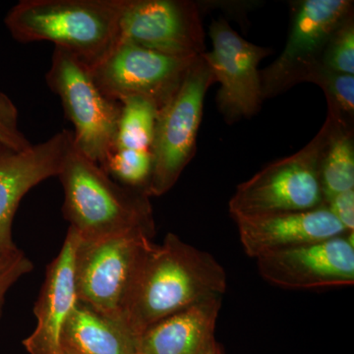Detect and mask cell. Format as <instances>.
I'll use <instances>...</instances> for the list:
<instances>
[{
    "label": "cell",
    "mask_w": 354,
    "mask_h": 354,
    "mask_svg": "<svg viewBox=\"0 0 354 354\" xmlns=\"http://www.w3.org/2000/svg\"><path fill=\"white\" fill-rule=\"evenodd\" d=\"M225 268L207 251L169 232L162 244L153 242L137 272L124 322L137 335L206 298L223 297Z\"/></svg>",
    "instance_id": "cell-1"
},
{
    "label": "cell",
    "mask_w": 354,
    "mask_h": 354,
    "mask_svg": "<svg viewBox=\"0 0 354 354\" xmlns=\"http://www.w3.org/2000/svg\"><path fill=\"white\" fill-rule=\"evenodd\" d=\"M57 177L64 188L65 220L82 241L155 236L151 197L113 180L74 145L73 138Z\"/></svg>",
    "instance_id": "cell-2"
},
{
    "label": "cell",
    "mask_w": 354,
    "mask_h": 354,
    "mask_svg": "<svg viewBox=\"0 0 354 354\" xmlns=\"http://www.w3.org/2000/svg\"><path fill=\"white\" fill-rule=\"evenodd\" d=\"M121 0H21L4 18L22 44L50 41L94 66L120 41Z\"/></svg>",
    "instance_id": "cell-3"
},
{
    "label": "cell",
    "mask_w": 354,
    "mask_h": 354,
    "mask_svg": "<svg viewBox=\"0 0 354 354\" xmlns=\"http://www.w3.org/2000/svg\"><path fill=\"white\" fill-rule=\"evenodd\" d=\"M330 132L332 120L327 114L320 131L301 150L268 165L239 184L228 204L234 220L325 206L321 164Z\"/></svg>",
    "instance_id": "cell-4"
},
{
    "label": "cell",
    "mask_w": 354,
    "mask_h": 354,
    "mask_svg": "<svg viewBox=\"0 0 354 354\" xmlns=\"http://www.w3.org/2000/svg\"><path fill=\"white\" fill-rule=\"evenodd\" d=\"M214 83L212 70L200 55L193 60L176 94L158 111L150 150L153 171L149 196L169 192L194 157L205 95Z\"/></svg>",
    "instance_id": "cell-5"
},
{
    "label": "cell",
    "mask_w": 354,
    "mask_h": 354,
    "mask_svg": "<svg viewBox=\"0 0 354 354\" xmlns=\"http://www.w3.org/2000/svg\"><path fill=\"white\" fill-rule=\"evenodd\" d=\"M46 80L73 125L74 145L102 167L115 143L120 102L102 94L87 65L62 48H55Z\"/></svg>",
    "instance_id": "cell-6"
},
{
    "label": "cell",
    "mask_w": 354,
    "mask_h": 354,
    "mask_svg": "<svg viewBox=\"0 0 354 354\" xmlns=\"http://www.w3.org/2000/svg\"><path fill=\"white\" fill-rule=\"evenodd\" d=\"M144 236L80 239L75 255L79 301L113 320L123 321L137 272L153 243Z\"/></svg>",
    "instance_id": "cell-7"
},
{
    "label": "cell",
    "mask_w": 354,
    "mask_h": 354,
    "mask_svg": "<svg viewBox=\"0 0 354 354\" xmlns=\"http://www.w3.org/2000/svg\"><path fill=\"white\" fill-rule=\"evenodd\" d=\"M353 11L349 0H301L291 6L290 34L281 55L261 70L263 99H272L299 83L309 82L322 67L330 37Z\"/></svg>",
    "instance_id": "cell-8"
},
{
    "label": "cell",
    "mask_w": 354,
    "mask_h": 354,
    "mask_svg": "<svg viewBox=\"0 0 354 354\" xmlns=\"http://www.w3.org/2000/svg\"><path fill=\"white\" fill-rule=\"evenodd\" d=\"M195 58L169 57L118 41L88 69L95 85L109 99L120 102L128 97H143L160 109L176 94Z\"/></svg>",
    "instance_id": "cell-9"
},
{
    "label": "cell",
    "mask_w": 354,
    "mask_h": 354,
    "mask_svg": "<svg viewBox=\"0 0 354 354\" xmlns=\"http://www.w3.org/2000/svg\"><path fill=\"white\" fill-rule=\"evenodd\" d=\"M120 41L169 57L206 51L201 6L191 0H121Z\"/></svg>",
    "instance_id": "cell-10"
},
{
    "label": "cell",
    "mask_w": 354,
    "mask_h": 354,
    "mask_svg": "<svg viewBox=\"0 0 354 354\" xmlns=\"http://www.w3.org/2000/svg\"><path fill=\"white\" fill-rule=\"evenodd\" d=\"M209 36L212 50L202 57L221 86L216 97L218 111L228 123L250 118L264 101L259 64L271 48L246 41L225 19L212 22Z\"/></svg>",
    "instance_id": "cell-11"
},
{
    "label": "cell",
    "mask_w": 354,
    "mask_h": 354,
    "mask_svg": "<svg viewBox=\"0 0 354 354\" xmlns=\"http://www.w3.org/2000/svg\"><path fill=\"white\" fill-rule=\"evenodd\" d=\"M354 232L256 258L260 276L285 290L344 288L354 283Z\"/></svg>",
    "instance_id": "cell-12"
},
{
    "label": "cell",
    "mask_w": 354,
    "mask_h": 354,
    "mask_svg": "<svg viewBox=\"0 0 354 354\" xmlns=\"http://www.w3.org/2000/svg\"><path fill=\"white\" fill-rule=\"evenodd\" d=\"M71 141L72 132L62 130L25 150L0 144V257L19 250L12 236L18 207L32 188L57 177Z\"/></svg>",
    "instance_id": "cell-13"
},
{
    "label": "cell",
    "mask_w": 354,
    "mask_h": 354,
    "mask_svg": "<svg viewBox=\"0 0 354 354\" xmlns=\"http://www.w3.org/2000/svg\"><path fill=\"white\" fill-rule=\"evenodd\" d=\"M80 237L68 228L57 257L48 266L34 314L36 329L23 342L29 354H60L62 334L79 302L75 283V255Z\"/></svg>",
    "instance_id": "cell-14"
},
{
    "label": "cell",
    "mask_w": 354,
    "mask_h": 354,
    "mask_svg": "<svg viewBox=\"0 0 354 354\" xmlns=\"http://www.w3.org/2000/svg\"><path fill=\"white\" fill-rule=\"evenodd\" d=\"M244 252L251 258L349 234L324 206L235 218Z\"/></svg>",
    "instance_id": "cell-15"
},
{
    "label": "cell",
    "mask_w": 354,
    "mask_h": 354,
    "mask_svg": "<svg viewBox=\"0 0 354 354\" xmlns=\"http://www.w3.org/2000/svg\"><path fill=\"white\" fill-rule=\"evenodd\" d=\"M221 304L223 297L206 298L153 324L140 335L138 354H206Z\"/></svg>",
    "instance_id": "cell-16"
},
{
    "label": "cell",
    "mask_w": 354,
    "mask_h": 354,
    "mask_svg": "<svg viewBox=\"0 0 354 354\" xmlns=\"http://www.w3.org/2000/svg\"><path fill=\"white\" fill-rule=\"evenodd\" d=\"M140 335L79 301L62 334V348L76 354H138Z\"/></svg>",
    "instance_id": "cell-17"
},
{
    "label": "cell",
    "mask_w": 354,
    "mask_h": 354,
    "mask_svg": "<svg viewBox=\"0 0 354 354\" xmlns=\"http://www.w3.org/2000/svg\"><path fill=\"white\" fill-rule=\"evenodd\" d=\"M327 114L332 120V132L321 164L325 204L335 195L354 189L353 123L334 109L328 108Z\"/></svg>",
    "instance_id": "cell-18"
},
{
    "label": "cell",
    "mask_w": 354,
    "mask_h": 354,
    "mask_svg": "<svg viewBox=\"0 0 354 354\" xmlns=\"http://www.w3.org/2000/svg\"><path fill=\"white\" fill-rule=\"evenodd\" d=\"M121 106L114 149L150 151L160 109L143 97H128ZM151 152V151H150Z\"/></svg>",
    "instance_id": "cell-19"
},
{
    "label": "cell",
    "mask_w": 354,
    "mask_h": 354,
    "mask_svg": "<svg viewBox=\"0 0 354 354\" xmlns=\"http://www.w3.org/2000/svg\"><path fill=\"white\" fill-rule=\"evenodd\" d=\"M101 167L116 183L148 194L153 171L150 151L114 149Z\"/></svg>",
    "instance_id": "cell-20"
},
{
    "label": "cell",
    "mask_w": 354,
    "mask_h": 354,
    "mask_svg": "<svg viewBox=\"0 0 354 354\" xmlns=\"http://www.w3.org/2000/svg\"><path fill=\"white\" fill-rule=\"evenodd\" d=\"M309 83L316 84L322 88L328 108L337 111L349 123H353L354 75L337 73L320 67Z\"/></svg>",
    "instance_id": "cell-21"
},
{
    "label": "cell",
    "mask_w": 354,
    "mask_h": 354,
    "mask_svg": "<svg viewBox=\"0 0 354 354\" xmlns=\"http://www.w3.org/2000/svg\"><path fill=\"white\" fill-rule=\"evenodd\" d=\"M323 68L354 75L353 11L339 23L330 37L322 57Z\"/></svg>",
    "instance_id": "cell-22"
},
{
    "label": "cell",
    "mask_w": 354,
    "mask_h": 354,
    "mask_svg": "<svg viewBox=\"0 0 354 354\" xmlns=\"http://www.w3.org/2000/svg\"><path fill=\"white\" fill-rule=\"evenodd\" d=\"M0 144L15 150H25L32 145L20 130L17 106L2 91H0Z\"/></svg>",
    "instance_id": "cell-23"
},
{
    "label": "cell",
    "mask_w": 354,
    "mask_h": 354,
    "mask_svg": "<svg viewBox=\"0 0 354 354\" xmlns=\"http://www.w3.org/2000/svg\"><path fill=\"white\" fill-rule=\"evenodd\" d=\"M32 269L34 264L32 261L20 249L11 255L0 257V319L7 292L22 277L32 272Z\"/></svg>",
    "instance_id": "cell-24"
},
{
    "label": "cell",
    "mask_w": 354,
    "mask_h": 354,
    "mask_svg": "<svg viewBox=\"0 0 354 354\" xmlns=\"http://www.w3.org/2000/svg\"><path fill=\"white\" fill-rule=\"evenodd\" d=\"M325 206L348 232H354V189L339 193Z\"/></svg>",
    "instance_id": "cell-25"
},
{
    "label": "cell",
    "mask_w": 354,
    "mask_h": 354,
    "mask_svg": "<svg viewBox=\"0 0 354 354\" xmlns=\"http://www.w3.org/2000/svg\"><path fill=\"white\" fill-rule=\"evenodd\" d=\"M206 354H227L225 353V349H223V346L218 344V342H214V344H212L211 348H209V351H207Z\"/></svg>",
    "instance_id": "cell-26"
},
{
    "label": "cell",
    "mask_w": 354,
    "mask_h": 354,
    "mask_svg": "<svg viewBox=\"0 0 354 354\" xmlns=\"http://www.w3.org/2000/svg\"><path fill=\"white\" fill-rule=\"evenodd\" d=\"M60 354H76V353H74L73 351H68V349L62 348V353H60Z\"/></svg>",
    "instance_id": "cell-27"
}]
</instances>
